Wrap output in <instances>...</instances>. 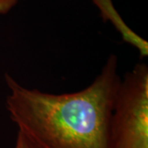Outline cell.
<instances>
[{
	"mask_svg": "<svg viewBox=\"0 0 148 148\" xmlns=\"http://www.w3.org/2000/svg\"><path fill=\"white\" fill-rule=\"evenodd\" d=\"M7 109L19 129L46 148H113L111 118L121 78L111 54L94 82L77 92L29 89L5 74Z\"/></svg>",
	"mask_w": 148,
	"mask_h": 148,
	"instance_id": "cell-1",
	"label": "cell"
},
{
	"mask_svg": "<svg viewBox=\"0 0 148 148\" xmlns=\"http://www.w3.org/2000/svg\"><path fill=\"white\" fill-rule=\"evenodd\" d=\"M113 148H148V67L138 64L121 79L111 118Z\"/></svg>",
	"mask_w": 148,
	"mask_h": 148,
	"instance_id": "cell-2",
	"label": "cell"
},
{
	"mask_svg": "<svg viewBox=\"0 0 148 148\" xmlns=\"http://www.w3.org/2000/svg\"><path fill=\"white\" fill-rule=\"evenodd\" d=\"M101 12L104 21H110L120 33L123 40L133 47L138 49L141 57L145 58L148 55V43L137 33L127 27L119 13L117 12L112 0H92Z\"/></svg>",
	"mask_w": 148,
	"mask_h": 148,
	"instance_id": "cell-3",
	"label": "cell"
},
{
	"mask_svg": "<svg viewBox=\"0 0 148 148\" xmlns=\"http://www.w3.org/2000/svg\"><path fill=\"white\" fill-rule=\"evenodd\" d=\"M14 148H46L25 131L18 128Z\"/></svg>",
	"mask_w": 148,
	"mask_h": 148,
	"instance_id": "cell-4",
	"label": "cell"
},
{
	"mask_svg": "<svg viewBox=\"0 0 148 148\" xmlns=\"http://www.w3.org/2000/svg\"><path fill=\"white\" fill-rule=\"evenodd\" d=\"M18 0H0V15L6 14L14 8Z\"/></svg>",
	"mask_w": 148,
	"mask_h": 148,
	"instance_id": "cell-5",
	"label": "cell"
}]
</instances>
